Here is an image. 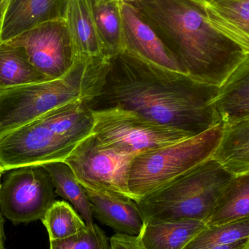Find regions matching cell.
Listing matches in <instances>:
<instances>
[{
  "instance_id": "10",
  "label": "cell",
  "mask_w": 249,
  "mask_h": 249,
  "mask_svg": "<svg viewBox=\"0 0 249 249\" xmlns=\"http://www.w3.org/2000/svg\"><path fill=\"white\" fill-rule=\"evenodd\" d=\"M6 42L21 48L48 80L65 75L77 59L66 19L38 25Z\"/></svg>"
},
{
  "instance_id": "31",
  "label": "cell",
  "mask_w": 249,
  "mask_h": 249,
  "mask_svg": "<svg viewBox=\"0 0 249 249\" xmlns=\"http://www.w3.org/2000/svg\"><path fill=\"white\" fill-rule=\"evenodd\" d=\"M116 1H119V2L129 3V4H135L142 1V0H116Z\"/></svg>"
},
{
  "instance_id": "9",
  "label": "cell",
  "mask_w": 249,
  "mask_h": 249,
  "mask_svg": "<svg viewBox=\"0 0 249 249\" xmlns=\"http://www.w3.org/2000/svg\"><path fill=\"white\" fill-rule=\"evenodd\" d=\"M0 185V212L13 225L42 219L55 201V193L42 165L8 170Z\"/></svg>"
},
{
  "instance_id": "24",
  "label": "cell",
  "mask_w": 249,
  "mask_h": 249,
  "mask_svg": "<svg viewBox=\"0 0 249 249\" xmlns=\"http://www.w3.org/2000/svg\"><path fill=\"white\" fill-rule=\"evenodd\" d=\"M50 249H110V241L103 230L93 224L72 236L50 241Z\"/></svg>"
},
{
  "instance_id": "14",
  "label": "cell",
  "mask_w": 249,
  "mask_h": 249,
  "mask_svg": "<svg viewBox=\"0 0 249 249\" xmlns=\"http://www.w3.org/2000/svg\"><path fill=\"white\" fill-rule=\"evenodd\" d=\"M93 214L99 222L119 233L139 235L144 221L135 200L120 198L84 188Z\"/></svg>"
},
{
  "instance_id": "15",
  "label": "cell",
  "mask_w": 249,
  "mask_h": 249,
  "mask_svg": "<svg viewBox=\"0 0 249 249\" xmlns=\"http://www.w3.org/2000/svg\"><path fill=\"white\" fill-rule=\"evenodd\" d=\"M216 107L225 124L249 116V55L219 87Z\"/></svg>"
},
{
  "instance_id": "23",
  "label": "cell",
  "mask_w": 249,
  "mask_h": 249,
  "mask_svg": "<svg viewBox=\"0 0 249 249\" xmlns=\"http://www.w3.org/2000/svg\"><path fill=\"white\" fill-rule=\"evenodd\" d=\"M249 238V217L223 225L206 226L183 249H209Z\"/></svg>"
},
{
  "instance_id": "18",
  "label": "cell",
  "mask_w": 249,
  "mask_h": 249,
  "mask_svg": "<svg viewBox=\"0 0 249 249\" xmlns=\"http://www.w3.org/2000/svg\"><path fill=\"white\" fill-rule=\"evenodd\" d=\"M212 158L234 175L249 170V116L225 124L222 140Z\"/></svg>"
},
{
  "instance_id": "28",
  "label": "cell",
  "mask_w": 249,
  "mask_h": 249,
  "mask_svg": "<svg viewBox=\"0 0 249 249\" xmlns=\"http://www.w3.org/2000/svg\"><path fill=\"white\" fill-rule=\"evenodd\" d=\"M4 220L2 214L0 212V244L4 243Z\"/></svg>"
},
{
  "instance_id": "16",
  "label": "cell",
  "mask_w": 249,
  "mask_h": 249,
  "mask_svg": "<svg viewBox=\"0 0 249 249\" xmlns=\"http://www.w3.org/2000/svg\"><path fill=\"white\" fill-rule=\"evenodd\" d=\"M206 226L187 219L146 222L139 235L146 249H183Z\"/></svg>"
},
{
  "instance_id": "7",
  "label": "cell",
  "mask_w": 249,
  "mask_h": 249,
  "mask_svg": "<svg viewBox=\"0 0 249 249\" xmlns=\"http://www.w3.org/2000/svg\"><path fill=\"white\" fill-rule=\"evenodd\" d=\"M80 142L60 130L49 111L0 136V166L7 171L64 161Z\"/></svg>"
},
{
  "instance_id": "35",
  "label": "cell",
  "mask_w": 249,
  "mask_h": 249,
  "mask_svg": "<svg viewBox=\"0 0 249 249\" xmlns=\"http://www.w3.org/2000/svg\"><path fill=\"white\" fill-rule=\"evenodd\" d=\"M0 185H1V183H0Z\"/></svg>"
},
{
  "instance_id": "6",
  "label": "cell",
  "mask_w": 249,
  "mask_h": 249,
  "mask_svg": "<svg viewBox=\"0 0 249 249\" xmlns=\"http://www.w3.org/2000/svg\"><path fill=\"white\" fill-rule=\"evenodd\" d=\"M93 134L107 147L135 157L193 136L121 107L93 110Z\"/></svg>"
},
{
  "instance_id": "4",
  "label": "cell",
  "mask_w": 249,
  "mask_h": 249,
  "mask_svg": "<svg viewBox=\"0 0 249 249\" xmlns=\"http://www.w3.org/2000/svg\"><path fill=\"white\" fill-rule=\"evenodd\" d=\"M233 176L211 158L136 202L144 223L185 219L205 222Z\"/></svg>"
},
{
  "instance_id": "34",
  "label": "cell",
  "mask_w": 249,
  "mask_h": 249,
  "mask_svg": "<svg viewBox=\"0 0 249 249\" xmlns=\"http://www.w3.org/2000/svg\"><path fill=\"white\" fill-rule=\"evenodd\" d=\"M0 249H5V247H4V243H2V244H0Z\"/></svg>"
},
{
  "instance_id": "27",
  "label": "cell",
  "mask_w": 249,
  "mask_h": 249,
  "mask_svg": "<svg viewBox=\"0 0 249 249\" xmlns=\"http://www.w3.org/2000/svg\"><path fill=\"white\" fill-rule=\"evenodd\" d=\"M209 249H249V238L235 241L231 244L216 246Z\"/></svg>"
},
{
  "instance_id": "12",
  "label": "cell",
  "mask_w": 249,
  "mask_h": 249,
  "mask_svg": "<svg viewBox=\"0 0 249 249\" xmlns=\"http://www.w3.org/2000/svg\"><path fill=\"white\" fill-rule=\"evenodd\" d=\"M70 0H9L1 23V42L51 20L66 19Z\"/></svg>"
},
{
  "instance_id": "25",
  "label": "cell",
  "mask_w": 249,
  "mask_h": 249,
  "mask_svg": "<svg viewBox=\"0 0 249 249\" xmlns=\"http://www.w3.org/2000/svg\"><path fill=\"white\" fill-rule=\"evenodd\" d=\"M210 4L249 35V0H221Z\"/></svg>"
},
{
  "instance_id": "30",
  "label": "cell",
  "mask_w": 249,
  "mask_h": 249,
  "mask_svg": "<svg viewBox=\"0 0 249 249\" xmlns=\"http://www.w3.org/2000/svg\"><path fill=\"white\" fill-rule=\"evenodd\" d=\"M8 1L9 0H0V10H2L4 13Z\"/></svg>"
},
{
  "instance_id": "26",
  "label": "cell",
  "mask_w": 249,
  "mask_h": 249,
  "mask_svg": "<svg viewBox=\"0 0 249 249\" xmlns=\"http://www.w3.org/2000/svg\"><path fill=\"white\" fill-rule=\"evenodd\" d=\"M110 249H146L139 235L117 232L109 239Z\"/></svg>"
},
{
  "instance_id": "29",
  "label": "cell",
  "mask_w": 249,
  "mask_h": 249,
  "mask_svg": "<svg viewBox=\"0 0 249 249\" xmlns=\"http://www.w3.org/2000/svg\"><path fill=\"white\" fill-rule=\"evenodd\" d=\"M189 1L203 7H207L209 5V3L206 0H189Z\"/></svg>"
},
{
  "instance_id": "21",
  "label": "cell",
  "mask_w": 249,
  "mask_h": 249,
  "mask_svg": "<svg viewBox=\"0 0 249 249\" xmlns=\"http://www.w3.org/2000/svg\"><path fill=\"white\" fill-rule=\"evenodd\" d=\"M99 35L109 58L124 52V30L121 2L116 0H92Z\"/></svg>"
},
{
  "instance_id": "33",
  "label": "cell",
  "mask_w": 249,
  "mask_h": 249,
  "mask_svg": "<svg viewBox=\"0 0 249 249\" xmlns=\"http://www.w3.org/2000/svg\"><path fill=\"white\" fill-rule=\"evenodd\" d=\"M3 172H4V170H3L2 168H1V167L0 166V179H1V174H2Z\"/></svg>"
},
{
  "instance_id": "1",
  "label": "cell",
  "mask_w": 249,
  "mask_h": 249,
  "mask_svg": "<svg viewBox=\"0 0 249 249\" xmlns=\"http://www.w3.org/2000/svg\"><path fill=\"white\" fill-rule=\"evenodd\" d=\"M219 92V86L123 53L111 58L102 90L89 107L124 108L195 136L222 122Z\"/></svg>"
},
{
  "instance_id": "2",
  "label": "cell",
  "mask_w": 249,
  "mask_h": 249,
  "mask_svg": "<svg viewBox=\"0 0 249 249\" xmlns=\"http://www.w3.org/2000/svg\"><path fill=\"white\" fill-rule=\"evenodd\" d=\"M185 74L220 87L249 55V35L210 4L142 0L134 4Z\"/></svg>"
},
{
  "instance_id": "22",
  "label": "cell",
  "mask_w": 249,
  "mask_h": 249,
  "mask_svg": "<svg viewBox=\"0 0 249 249\" xmlns=\"http://www.w3.org/2000/svg\"><path fill=\"white\" fill-rule=\"evenodd\" d=\"M41 220L48 231L50 241L72 236L87 226L72 206L64 200H55Z\"/></svg>"
},
{
  "instance_id": "17",
  "label": "cell",
  "mask_w": 249,
  "mask_h": 249,
  "mask_svg": "<svg viewBox=\"0 0 249 249\" xmlns=\"http://www.w3.org/2000/svg\"><path fill=\"white\" fill-rule=\"evenodd\" d=\"M247 217H249V170L235 174L228 181L205 222L207 226H213Z\"/></svg>"
},
{
  "instance_id": "11",
  "label": "cell",
  "mask_w": 249,
  "mask_h": 249,
  "mask_svg": "<svg viewBox=\"0 0 249 249\" xmlns=\"http://www.w3.org/2000/svg\"><path fill=\"white\" fill-rule=\"evenodd\" d=\"M121 10L124 30L123 53L171 71L184 73L134 4L121 2Z\"/></svg>"
},
{
  "instance_id": "19",
  "label": "cell",
  "mask_w": 249,
  "mask_h": 249,
  "mask_svg": "<svg viewBox=\"0 0 249 249\" xmlns=\"http://www.w3.org/2000/svg\"><path fill=\"white\" fill-rule=\"evenodd\" d=\"M50 81L35 68L20 47L0 44V90Z\"/></svg>"
},
{
  "instance_id": "20",
  "label": "cell",
  "mask_w": 249,
  "mask_h": 249,
  "mask_svg": "<svg viewBox=\"0 0 249 249\" xmlns=\"http://www.w3.org/2000/svg\"><path fill=\"white\" fill-rule=\"evenodd\" d=\"M42 166L51 177L55 194L71 203L86 225H93V211L89 197L70 165L64 161H55L42 164Z\"/></svg>"
},
{
  "instance_id": "13",
  "label": "cell",
  "mask_w": 249,
  "mask_h": 249,
  "mask_svg": "<svg viewBox=\"0 0 249 249\" xmlns=\"http://www.w3.org/2000/svg\"><path fill=\"white\" fill-rule=\"evenodd\" d=\"M66 22L77 58H109L99 35L92 0H70Z\"/></svg>"
},
{
  "instance_id": "32",
  "label": "cell",
  "mask_w": 249,
  "mask_h": 249,
  "mask_svg": "<svg viewBox=\"0 0 249 249\" xmlns=\"http://www.w3.org/2000/svg\"><path fill=\"white\" fill-rule=\"evenodd\" d=\"M206 1H207L209 4H211V3L216 2V1H221V0H206Z\"/></svg>"
},
{
  "instance_id": "8",
  "label": "cell",
  "mask_w": 249,
  "mask_h": 249,
  "mask_svg": "<svg viewBox=\"0 0 249 249\" xmlns=\"http://www.w3.org/2000/svg\"><path fill=\"white\" fill-rule=\"evenodd\" d=\"M133 158L107 147L92 133L76 146L64 162L84 188L133 200L128 178Z\"/></svg>"
},
{
  "instance_id": "5",
  "label": "cell",
  "mask_w": 249,
  "mask_h": 249,
  "mask_svg": "<svg viewBox=\"0 0 249 249\" xmlns=\"http://www.w3.org/2000/svg\"><path fill=\"white\" fill-rule=\"evenodd\" d=\"M224 127L221 122L200 134L135 156L128 178L133 200L149 196L212 158L222 140Z\"/></svg>"
},
{
  "instance_id": "3",
  "label": "cell",
  "mask_w": 249,
  "mask_h": 249,
  "mask_svg": "<svg viewBox=\"0 0 249 249\" xmlns=\"http://www.w3.org/2000/svg\"><path fill=\"white\" fill-rule=\"evenodd\" d=\"M111 58H77L63 77L0 90V136L69 102H90L100 93Z\"/></svg>"
}]
</instances>
